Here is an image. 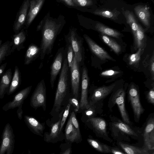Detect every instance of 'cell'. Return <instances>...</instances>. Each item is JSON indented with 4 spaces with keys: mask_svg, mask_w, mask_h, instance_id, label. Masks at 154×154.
I'll return each instance as SVG.
<instances>
[{
    "mask_svg": "<svg viewBox=\"0 0 154 154\" xmlns=\"http://www.w3.org/2000/svg\"><path fill=\"white\" fill-rule=\"evenodd\" d=\"M42 31V40L40 49V56L43 59L46 54L51 52L53 44L61 26L57 20L47 18L43 21Z\"/></svg>",
    "mask_w": 154,
    "mask_h": 154,
    "instance_id": "obj_1",
    "label": "cell"
},
{
    "mask_svg": "<svg viewBox=\"0 0 154 154\" xmlns=\"http://www.w3.org/2000/svg\"><path fill=\"white\" fill-rule=\"evenodd\" d=\"M68 64L67 59H65L60 74L53 106L54 109L57 112L60 110L66 94L68 70Z\"/></svg>",
    "mask_w": 154,
    "mask_h": 154,
    "instance_id": "obj_2",
    "label": "cell"
},
{
    "mask_svg": "<svg viewBox=\"0 0 154 154\" xmlns=\"http://www.w3.org/2000/svg\"><path fill=\"white\" fill-rule=\"evenodd\" d=\"M0 154H12L14 147L15 136L9 123L5 125L2 135Z\"/></svg>",
    "mask_w": 154,
    "mask_h": 154,
    "instance_id": "obj_3",
    "label": "cell"
},
{
    "mask_svg": "<svg viewBox=\"0 0 154 154\" xmlns=\"http://www.w3.org/2000/svg\"><path fill=\"white\" fill-rule=\"evenodd\" d=\"M30 105L33 108L42 107L46 108V88L44 81L42 80L38 84L30 99Z\"/></svg>",
    "mask_w": 154,
    "mask_h": 154,
    "instance_id": "obj_4",
    "label": "cell"
},
{
    "mask_svg": "<svg viewBox=\"0 0 154 154\" xmlns=\"http://www.w3.org/2000/svg\"><path fill=\"white\" fill-rule=\"evenodd\" d=\"M63 111L60 113L58 121L51 125L49 132H45L43 135L44 140L48 143H55L64 139V135L60 131L61 121Z\"/></svg>",
    "mask_w": 154,
    "mask_h": 154,
    "instance_id": "obj_5",
    "label": "cell"
},
{
    "mask_svg": "<svg viewBox=\"0 0 154 154\" xmlns=\"http://www.w3.org/2000/svg\"><path fill=\"white\" fill-rule=\"evenodd\" d=\"M29 5V0H24L23 2L14 24L13 30L15 34L18 33L23 28L26 21Z\"/></svg>",
    "mask_w": 154,
    "mask_h": 154,
    "instance_id": "obj_6",
    "label": "cell"
},
{
    "mask_svg": "<svg viewBox=\"0 0 154 154\" xmlns=\"http://www.w3.org/2000/svg\"><path fill=\"white\" fill-rule=\"evenodd\" d=\"M32 88V86H30L18 92L14 95L12 101L7 103L3 106V110L6 111L23 105L24 101L28 97Z\"/></svg>",
    "mask_w": 154,
    "mask_h": 154,
    "instance_id": "obj_7",
    "label": "cell"
},
{
    "mask_svg": "<svg viewBox=\"0 0 154 154\" xmlns=\"http://www.w3.org/2000/svg\"><path fill=\"white\" fill-rule=\"evenodd\" d=\"M128 97L136 118L138 119L144 109L142 106L138 91L134 86H131L128 92Z\"/></svg>",
    "mask_w": 154,
    "mask_h": 154,
    "instance_id": "obj_8",
    "label": "cell"
},
{
    "mask_svg": "<svg viewBox=\"0 0 154 154\" xmlns=\"http://www.w3.org/2000/svg\"><path fill=\"white\" fill-rule=\"evenodd\" d=\"M64 135L66 143H78L81 142L82 140L81 133L74 127L70 118L66 125Z\"/></svg>",
    "mask_w": 154,
    "mask_h": 154,
    "instance_id": "obj_9",
    "label": "cell"
},
{
    "mask_svg": "<svg viewBox=\"0 0 154 154\" xmlns=\"http://www.w3.org/2000/svg\"><path fill=\"white\" fill-rule=\"evenodd\" d=\"M79 63L75 56L72 65L70 67L71 85L73 94L77 98L78 96L80 81V73Z\"/></svg>",
    "mask_w": 154,
    "mask_h": 154,
    "instance_id": "obj_10",
    "label": "cell"
},
{
    "mask_svg": "<svg viewBox=\"0 0 154 154\" xmlns=\"http://www.w3.org/2000/svg\"><path fill=\"white\" fill-rule=\"evenodd\" d=\"M88 77L87 70L84 68L82 70V91L79 105L82 109H88L90 107L88 100Z\"/></svg>",
    "mask_w": 154,
    "mask_h": 154,
    "instance_id": "obj_11",
    "label": "cell"
},
{
    "mask_svg": "<svg viewBox=\"0 0 154 154\" xmlns=\"http://www.w3.org/2000/svg\"><path fill=\"white\" fill-rule=\"evenodd\" d=\"M125 96L124 91L122 89H119L114 95L112 100L113 103L117 105L124 121L129 124L130 123V121L125 106Z\"/></svg>",
    "mask_w": 154,
    "mask_h": 154,
    "instance_id": "obj_12",
    "label": "cell"
},
{
    "mask_svg": "<svg viewBox=\"0 0 154 154\" xmlns=\"http://www.w3.org/2000/svg\"><path fill=\"white\" fill-rule=\"evenodd\" d=\"M154 119L151 118L148 121L144 129L143 137L147 149L153 150L154 145Z\"/></svg>",
    "mask_w": 154,
    "mask_h": 154,
    "instance_id": "obj_13",
    "label": "cell"
},
{
    "mask_svg": "<svg viewBox=\"0 0 154 154\" xmlns=\"http://www.w3.org/2000/svg\"><path fill=\"white\" fill-rule=\"evenodd\" d=\"M24 119L26 124L33 133L43 137V131L45 129L44 123H41L35 118L29 116H25Z\"/></svg>",
    "mask_w": 154,
    "mask_h": 154,
    "instance_id": "obj_14",
    "label": "cell"
},
{
    "mask_svg": "<svg viewBox=\"0 0 154 154\" xmlns=\"http://www.w3.org/2000/svg\"><path fill=\"white\" fill-rule=\"evenodd\" d=\"M44 0H32L29 1V9L27 14L26 26L28 28L36 17L42 6Z\"/></svg>",
    "mask_w": 154,
    "mask_h": 154,
    "instance_id": "obj_15",
    "label": "cell"
},
{
    "mask_svg": "<svg viewBox=\"0 0 154 154\" xmlns=\"http://www.w3.org/2000/svg\"><path fill=\"white\" fill-rule=\"evenodd\" d=\"M84 37L92 51L102 60H112V57L103 48L96 44L88 35H84Z\"/></svg>",
    "mask_w": 154,
    "mask_h": 154,
    "instance_id": "obj_16",
    "label": "cell"
},
{
    "mask_svg": "<svg viewBox=\"0 0 154 154\" xmlns=\"http://www.w3.org/2000/svg\"><path fill=\"white\" fill-rule=\"evenodd\" d=\"M115 86L114 84L109 86L101 87L95 90L91 97V100L89 103L90 106L109 94Z\"/></svg>",
    "mask_w": 154,
    "mask_h": 154,
    "instance_id": "obj_17",
    "label": "cell"
},
{
    "mask_svg": "<svg viewBox=\"0 0 154 154\" xmlns=\"http://www.w3.org/2000/svg\"><path fill=\"white\" fill-rule=\"evenodd\" d=\"M69 38L75 57L79 63L82 59V45L81 41L78 38L76 32L74 31L71 32Z\"/></svg>",
    "mask_w": 154,
    "mask_h": 154,
    "instance_id": "obj_18",
    "label": "cell"
},
{
    "mask_svg": "<svg viewBox=\"0 0 154 154\" xmlns=\"http://www.w3.org/2000/svg\"><path fill=\"white\" fill-rule=\"evenodd\" d=\"M12 79L11 68L8 69L2 75L0 80V99H3L10 86Z\"/></svg>",
    "mask_w": 154,
    "mask_h": 154,
    "instance_id": "obj_19",
    "label": "cell"
},
{
    "mask_svg": "<svg viewBox=\"0 0 154 154\" xmlns=\"http://www.w3.org/2000/svg\"><path fill=\"white\" fill-rule=\"evenodd\" d=\"M63 55L61 52L58 53L51 66V71L50 82L53 88L54 83L61 67Z\"/></svg>",
    "mask_w": 154,
    "mask_h": 154,
    "instance_id": "obj_20",
    "label": "cell"
},
{
    "mask_svg": "<svg viewBox=\"0 0 154 154\" xmlns=\"http://www.w3.org/2000/svg\"><path fill=\"white\" fill-rule=\"evenodd\" d=\"M134 11L139 19L146 26L150 25V13L147 7L143 5H138L134 8Z\"/></svg>",
    "mask_w": 154,
    "mask_h": 154,
    "instance_id": "obj_21",
    "label": "cell"
},
{
    "mask_svg": "<svg viewBox=\"0 0 154 154\" xmlns=\"http://www.w3.org/2000/svg\"><path fill=\"white\" fill-rule=\"evenodd\" d=\"M26 33L23 28L18 33L13 35L12 41L13 45L12 47L13 52H14L16 49L19 51L24 48L23 44L26 41Z\"/></svg>",
    "mask_w": 154,
    "mask_h": 154,
    "instance_id": "obj_22",
    "label": "cell"
},
{
    "mask_svg": "<svg viewBox=\"0 0 154 154\" xmlns=\"http://www.w3.org/2000/svg\"><path fill=\"white\" fill-rule=\"evenodd\" d=\"M21 82V73L19 68L16 66L13 75L7 94L10 95L14 93L20 86Z\"/></svg>",
    "mask_w": 154,
    "mask_h": 154,
    "instance_id": "obj_23",
    "label": "cell"
},
{
    "mask_svg": "<svg viewBox=\"0 0 154 154\" xmlns=\"http://www.w3.org/2000/svg\"><path fill=\"white\" fill-rule=\"evenodd\" d=\"M40 52V49L37 46L31 44L28 47L25 53L24 64L27 65L31 63L37 57Z\"/></svg>",
    "mask_w": 154,
    "mask_h": 154,
    "instance_id": "obj_24",
    "label": "cell"
},
{
    "mask_svg": "<svg viewBox=\"0 0 154 154\" xmlns=\"http://www.w3.org/2000/svg\"><path fill=\"white\" fill-rule=\"evenodd\" d=\"M87 122H90L93 127L102 134L106 135V124L105 121L99 118H91Z\"/></svg>",
    "mask_w": 154,
    "mask_h": 154,
    "instance_id": "obj_25",
    "label": "cell"
},
{
    "mask_svg": "<svg viewBox=\"0 0 154 154\" xmlns=\"http://www.w3.org/2000/svg\"><path fill=\"white\" fill-rule=\"evenodd\" d=\"M119 145L127 154H149L147 149H140L121 143H119Z\"/></svg>",
    "mask_w": 154,
    "mask_h": 154,
    "instance_id": "obj_26",
    "label": "cell"
},
{
    "mask_svg": "<svg viewBox=\"0 0 154 154\" xmlns=\"http://www.w3.org/2000/svg\"><path fill=\"white\" fill-rule=\"evenodd\" d=\"M95 28L96 30L104 35L117 38H119L120 35L118 32L99 23H96Z\"/></svg>",
    "mask_w": 154,
    "mask_h": 154,
    "instance_id": "obj_27",
    "label": "cell"
},
{
    "mask_svg": "<svg viewBox=\"0 0 154 154\" xmlns=\"http://www.w3.org/2000/svg\"><path fill=\"white\" fill-rule=\"evenodd\" d=\"M12 41H8L0 47V65L7 57L13 53L12 50Z\"/></svg>",
    "mask_w": 154,
    "mask_h": 154,
    "instance_id": "obj_28",
    "label": "cell"
},
{
    "mask_svg": "<svg viewBox=\"0 0 154 154\" xmlns=\"http://www.w3.org/2000/svg\"><path fill=\"white\" fill-rule=\"evenodd\" d=\"M124 15L127 23L129 25L131 29L134 37L139 24H138L132 12L126 10L125 12Z\"/></svg>",
    "mask_w": 154,
    "mask_h": 154,
    "instance_id": "obj_29",
    "label": "cell"
},
{
    "mask_svg": "<svg viewBox=\"0 0 154 154\" xmlns=\"http://www.w3.org/2000/svg\"><path fill=\"white\" fill-rule=\"evenodd\" d=\"M87 140L91 146L99 152L103 153L111 152V149L106 145L102 144L93 139L88 138Z\"/></svg>",
    "mask_w": 154,
    "mask_h": 154,
    "instance_id": "obj_30",
    "label": "cell"
},
{
    "mask_svg": "<svg viewBox=\"0 0 154 154\" xmlns=\"http://www.w3.org/2000/svg\"><path fill=\"white\" fill-rule=\"evenodd\" d=\"M134 38L137 48L141 49L144 44L145 34L143 29L140 25Z\"/></svg>",
    "mask_w": 154,
    "mask_h": 154,
    "instance_id": "obj_31",
    "label": "cell"
},
{
    "mask_svg": "<svg viewBox=\"0 0 154 154\" xmlns=\"http://www.w3.org/2000/svg\"><path fill=\"white\" fill-rule=\"evenodd\" d=\"M101 37L103 41L116 53L118 54L121 51V47L116 42L105 35H102Z\"/></svg>",
    "mask_w": 154,
    "mask_h": 154,
    "instance_id": "obj_32",
    "label": "cell"
},
{
    "mask_svg": "<svg viewBox=\"0 0 154 154\" xmlns=\"http://www.w3.org/2000/svg\"><path fill=\"white\" fill-rule=\"evenodd\" d=\"M113 125L116 128L127 134L137 136L134 131L128 125L121 121L114 122Z\"/></svg>",
    "mask_w": 154,
    "mask_h": 154,
    "instance_id": "obj_33",
    "label": "cell"
},
{
    "mask_svg": "<svg viewBox=\"0 0 154 154\" xmlns=\"http://www.w3.org/2000/svg\"><path fill=\"white\" fill-rule=\"evenodd\" d=\"M94 13L96 15L113 20H116V12L110 10H97L94 12Z\"/></svg>",
    "mask_w": 154,
    "mask_h": 154,
    "instance_id": "obj_34",
    "label": "cell"
},
{
    "mask_svg": "<svg viewBox=\"0 0 154 154\" xmlns=\"http://www.w3.org/2000/svg\"><path fill=\"white\" fill-rule=\"evenodd\" d=\"M141 49H139L138 51L135 53L131 55L129 57V63L130 65H133L137 64L140 61Z\"/></svg>",
    "mask_w": 154,
    "mask_h": 154,
    "instance_id": "obj_35",
    "label": "cell"
},
{
    "mask_svg": "<svg viewBox=\"0 0 154 154\" xmlns=\"http://www.w3.org/2000/svg\"><path fill=\"white\" fill-rule=\"evenodd\" d=\"M60 151L59 154H72V144L65 143H62L60 146Z\"/></svg>",
    "mask_w": 154,
    "mask_h": 154,
    "instance_id": "obj_36",
    "label": "cell"
},
{
    "mask_svg": "<svg viewBox=\"0 0 154 154\" xmlns=\"http://www.w3.org/2000/svg\"><path fill=\"white\" fill-rule=\"evenodd\" d=\"M70 106V104L69 103L65 108L63 115L62 116L60 129V131L61 133H63L62 129L68 116Z\"/></svg>",
    "mask_w": 154,
    "mask_h": 154,
    "instance_id": "obj_37",
    "label": "cell"
},
{
    "mask_svg": "<svg viewBox=\"0 0 154 154\" xmlns=\"http://www.w3.org/2000/svg\"><path fill=\"white\" fill-rule=\"evenodd\" d=\"M75 54L71 45H69L67 50V61L69 66L70 67L72 64Z\"/></svg>",
    "mask_w": 154,
    "mask_h": 154,
    "instance_id": "obj_38",
    "label": "cell"
},
{
    "mask_svg": "<svg viewBox=\"0 0 154 154\" xmlns=\"http://www.w3.org/2000/svg\"><path fill=\"white\" fill-rule=\"evenodd\" d=\"M76 6L85 7L91 5L93 2L91 0H73Z\"/></svg>",
    "mask_w": 154,
    "mask_h": 154,
    "instance_id": "obj_39",
    "label": "cell"
},
{
    "mask_svg": "<svg viewBox=\"0 0 154 154\" xmlns=\"http://www.w3.org/2000/svg\"><path fill=\"white\" fill-rule=\"evenodd\" d=\"M70 118L74 127L79 132L81 133L78 121L76 119L75 113L73 112H72L71 113Z\"/></svg>",
    "mask_w": 154,
    "mask_h": 154,
    "instance_id": "obj_40",
    "label": "cell"
},
{
    "mask_svg": "<svg viewBox=\"0 0 154 154\" xmlns=\"http://www.w3.org/2000/svg\"><path fill=\"white\" fill-rule=\"evenodd\" d=\"M69 103L74 107L75 112H77L79 110L80 107L79 104L76 98H72L69 99Z\"/></svg>",
    "mask_w": 154,
    "mask_h": 154,
    "instance_id": "obj_41",
    "label": "cell"
},
{
    "mask_svg": "<svg viewBox=\"0 0 154 154\" xmlns=\"http://www.w3.org/2000/svg\"><path fill=\"white\" fill-rule=\"evenodd\" d=\"M120 72L112 69H109L102 72L100 74L101 75L103 76H110L116 75Z\"/></svg>",
    "mask_w": 154,
    "mask_h": 154,
    "instance_id": "obj_42",
    "label": "cell"
},
{
    "mask_svg": "<svg viewBox=\"0 0 154 154\" xmlns=\"http://www.w3.org/2000/svg\"><path fill=\"white\" fill-rule=\"evenodd\" d=\"M147 98L149 102L153 105L154 104V89L153 87L148 92Z\"/></svg>",
    "mask_w": 154,
    "mask_h": 154,
    "instance_id": "obj_43",
    "label": "cell"
},
{
    "mask_svg": "<svg viewBox=\"0 0 154 154\" xmlns=\"http://www.w3.org/2000/svg\"><path fill=\"white\" fill-rule=\"evenodd\" d=\"M150 71L151 74L152 79L154 80V61L153 56L151 60L150 66Z\"/></svg>",
    "mask_w": 154,
    "mask_h": 154,
    "instance_id": "obj_44",
    "label": "cell"
},
{
    "mask_svg": "<svg viewBox=\"0 0 154 154\" xmlns=\"http://www.w3.org/2000/svg\"><path fill=\"white\" fill-rule=\"evenodd\" d=\"M22 105H20L18 107V109L17 110V114L18 118L20 119H21L22 118V115L23 111L22 109Z\"/></svg>",
    "mask_w": 154,
    "mask_h": 154,
    "instance_id": "obj_45",
    "label": "cell"
},
{
    "mask_svg": "<svg viewBox=\"0 0 154 154\" xmlns=\"http://www.w3.org/2000/svg\"><path fill=\"white\" fill-rule=\"evenodd\" d=\"M61 1L63 2L66 5L70 6H76L74 4L73 0H61Z\"/></svg>",
    "mask_w": 154,
    "mask_h": 154,
    "instance_id": "obj_46",
    "label": "cell"
},
{
    "mask_svg": "<svg viewBox=\"0 0 154 154\" xmlns=\"http://www.w3.org/2000/svg\"><path fill=\"white\" fill-rule=\"evenodd\" d=\"M7 63H4L0 66V76L3 74L6 67Z\"/></svg>",
    "mask_w": 154,
    "mask_h": 154,
    "instance_id": "obj_47",
    "label": "cell"
},
{
    "mask_svg": "<svg viewBox=\"0 0 154 154\" xmlns=\"http://www.w3.org/2000/svg\"><path fill=\"white\" fill-rule=\"evenodd\" d=\"M111 152L113 154H125L119 151L114 149H111Z\"/></svg>",
    "mask_w": 154,
    "mask_h": 154,
    "instance_id": "obj_48",
    "label": "cell"
},
{
    "mask_svg": "<svg viewBox=\"0 0 154 154\" xmlns=\"http://www.w3.org/2000/svg\"><path fill=\"white\" fill-rule=\"evenodd\" d=\"M44 20H42L40 23L37 26V31H38L40 30L42 27V24L43 23Z\"/></svg>",
    "mask_w": 154,
    "mask_h": 154,
    "instance_id": "obj_49",
    "label": "cell"
},
{
    "mask_svg": "<svg viewBox=\"0 0 154 154\" xmlns=\"http://www.w3.org/2000/svg\"><path fill=\"white\" fill-rule=\"evenodd\" d=\"M93 113V112L91 110H88L86 112V114L88 116H90Z\"/></svg>",
    "mask_w": 154,
    "mask_h": 154,
    "instance_id": "obj_50",
    "label": "cell"
},
{
    "mask_svg": "<svg viewBox=\"0 0 154 154\" xmlns=\"http://www.w3.org/2000/svg\"><path fill=\"white\" fill-rule=\"evenodd\" d=\"M20 154H24L23 152H22ZM27 154H31V151L30 150H29Z\"/></svg>",
    "mask_w": 154,
    "mask_h": 154,
    "instance_id": "obj_51",
    "label": "cell"
},
{
    "mask_svg": "<svg viewBox=\"0 0 154 154\" xmlns=\"http://www.w3.org/2000/svg\"><path fill=\"white\" fill-rule=\"evenodd\" d=\"M2 40H0V46H1V45L2 43Z\"/></svg>",
    "mask_w": 154,
    "mask_h": 154,
    "instance_id": "obj_52",
    "label": "cell"
},
{
    "mask_svg": "<svg viewBox=\"0 0 154 154\" xmlns=\"http://www.w3.org/2000/svg\"><path fill=\"white\" fill-rule=\"evenodd\" d=\"M50 154H55V153H51Z\"/></svg>",
    "mask_w": 154,
    "mask_h": 154,
    "instance_id": "obj_53",
    "label": "cell"
},
{
    "mask_svg": "<svg viewBox=\"0 0 154 154\" xmlns=\"http://www.w3.org/2000/svg\"><path fill=\"white\" fill-rule=\"evenodd\" d=\"M152 154H154V153H153Z\"/></svg>",
    "mask_w": 154,
    "mask_h": 154,
    "instance_id": "obj_54",
    "label": "cell"
}]
</instances>
